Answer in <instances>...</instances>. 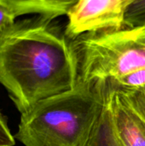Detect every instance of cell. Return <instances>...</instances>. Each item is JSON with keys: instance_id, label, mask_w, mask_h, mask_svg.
Instances as JSON below:
<instances>
[{"instance_id": "obj_1", "label": "cell", "mask_w": 145, "mask_h": 146, "mask_svg": "<svg viewBox=\"0 0 145 146\" xmlns=\"http://www.w3.org/2000/svg\"><path fill=\"white\" fill-rule=\"evenodd\" d=\"M50 21L41 16L15 21L0 33V84L21 114L79 81L73 45Z\"/></svg>"}, {"instance_id": "obj_5", "label": "cell", "mask_w": 145, "mask_h": 146, "mask_svg": "<svg viewBox=\"0 0 145 146\" xmlns=\"http://www.w3.org/2000/svg\"><path fill=\"white\" fill-rule=\"evenodd\" d=\"M104 94L115 133L122 145L145 146L144 121L126 103L121 93L104 92Z\"/></svg>"}, {"instance_id": "obj_8", "label": "cell", "mask_w": 145, "mask_h": 146, "mask_svg": "<svg viewBox=\"0 0 145 146\" xmlns=\"http://www.w3.org/2000/svg\"><path fill=\"white\" fill-rule=\"evenodd\" d=\"M91 146H124L115 133L107 98L105 109L95 131Z\"/></svg>"}, {"instance_id": "obj_3", "label": "cell", "mask_w": 145, "mask_h": 146, "mask_svg": "<svg viewBox=\"0 0 145 146\" xmlns=\"http://www.w3.org/2000/svg\"><path fill=\"white\" fill-rule=\"evenodd\" d=\"M79 80L103 81L145 68V24L73 40Z\"/></svg>"}, {"instance_id": "obj_6", "label": "cell", "mask_w": 145, "mask_h": 146, "mask_svg": "<svg viewBox=\"0 0 145 146\" xmlns=\"http://www.w3.org/2000/svg\"><path fill=\"white\" fill-rule=\"evenodd\" d=\"M77 0H0V4L12 10L17 17L38 15L48 20L67 15Z\"/></svg>"}, {"instance_id": "obj_2", "label": "cell", "mask_w": 145, "mask_h": 146, "mask_svg": "<svg viewBox=\"0 0 145 146\" xmlns=\"http://www.w3.org/2000/svg\"><path fill=\"white\" fill-rule=\"evenodd\" d=\"M105 106L98 82L79 80L72 91L21 114L15 139L25 146H91Z\"/></svg>"}, {"instance_id": "obj_7", "label": "cell", "mask_w": 145, "mask_h": 146, "mask_svg": "<svg viewBox=\"0 0 145 146\" xmlns=\"http://www.w3.org/2000/svg\"><path fill=\"white\" fill-rule=\"evenodd\" d=\"M98 82L104 92H128L145 87V68Z\"/></svg>"}, {"instance_id": "obj_10", "label": "cell", "mask_w": 145, "mask_h": 146, "mask_svg": "<svg viewBox=\"0 0 145 146\" xmlns=\"http://www.w3.org/2000/svg\"><path fill=\"white\" fill-rule=\"evenodd\" d=\"M126 103L145 121V87L128 92H119Z\"/></svg>"}, {"instance_id": "obj_4", "label": "cell", "mask_w": 145, "mask_h": 146, "mask_svg": "<svg viewBox=\"0 0 145 146\" xmlns=\"http://www.w3.org/2000/svg\"><path fill=\"white\" fill-rule=\"evenodd\" d=\"M134 1L77 0L67 15L66 34L74 40L84 35L122 30L126 11Z\"/></svg>"}, {"instance_id": "obj_9", "label": "cell", "mask_w": 145, "mask_h": 146, "mask_svg": "<svg viewBox=\"0 0 145 146\" xmlns=\"http://www.w3.org/2000/svg\"><path fill=\"white\" fill-rule=\"evenodd\" d=\"M145 24V0H135L128 8L125 18V28Z\"/></svg>"}, {"instance_id": "obj_12", "label": "cell", "mask_w": 145, "mask_h": 146, "mask_svg": "<svg viewBox=\"0 0 145 146\" xmlns=\"http://www.w3.org/2000/svg\"><path fill=\"white\" fill-rule=\"evenodd\" d=\"M16 18L17 15L12 10L0 4V33L12 25Z\"/></svg>"}, {"instance_id": "obj_11", "label": "cell", "mask_w": 145, "mask_h": 146, "mask_svg": "<svg viewBox=\"0 0 145 146\" xmlns=\"http://www.w3.org/2000/svg\"><path fill=\"white\" fill-rule=\"evenodd\" d=\"M15 136L10 133L8 123L3 115L0 113V146H14L15 144Z\"/></svg>"}]
</instances>
